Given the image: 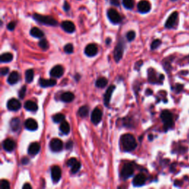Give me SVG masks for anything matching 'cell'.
Returning <instances> with one entry per match:
<instances>
[{
	"label": "cell",
	"instance_id": "obj_4",
	"mask_svg": "<svg viewBox=\"0 0 189 189\" xmlns=\"http://www.w3.org/2000/svg\"><path fill=\"white\" fill-rule=\"evenodd\" d=\"M107 17H108L109 21L113 24H115V25L120 23L122 21V17H121L120 13L115 9H109L107 11Z\"/></svg>",
	"mask_w": 189,
	"mask_h": 189
},
{
	"label": "cell",
	"instance_id": "obj_6",
	"mask_svg": "<svg viewBox=\"0 0 189 189\" xmlns=\"http://www.w3.org/2000/svg\"><path fill=\"white\" fill-rule=\"evenodd\" d=\"M177 19H178V13L177 11H175L174 13H172V14L170 15V17L168 18L166 24H165V27L168 29L174 28V26L176 25L177 21Z\"/></svg>",
	"mask_w": 189,
	"mask_h": 189
},
{
	"label": "cell",
	"instance_id": "obj_37",
	"mask_svg": "<svg viewBox=\"0 0 189 189\" xmlns=\"http://www.w3.org/2000/svg\"><path fill=\"white\" fill-rule=\"evenodd\" d=\"M161 43L162 42H161L160 39H155V40L152 41V45H151V49L152 50L157 49L161 45Z\"/></svg>",
	"mask_w": 189,
	"mask_h": 189
},
{
	"label": "cell",
	"instance_id": "obj_26",
	"mask_svg": "<svg viewBox=\"0 0 189 189\" xmlns=\"http://www.w3.org/2000/svg\"><path fill=\"white\" fill-rule=\"evenodd\" d=\"M20 120L18 118H15L12 119L11 121V128L13 132H17L19 128H20Z\"/></svg>",
	"mask_w": 189,
	"mask_h": 189
},
{
	"label": "cell",
	"instance_id": "obj_52",
	"mask_svg": "<svg viewBox=\"0 0 189 189\" xmlns=\"http://www.w3.org/2000/svg\"><path fill=\"white\" fill-rule=\"evenodd\" d=\"M149 140H152V135H150V138H149Z\"/></svg>",
	"mask_w": 189,
	"mask_h": 189
},
{
	"label": "cell",
	"instance_id": "obj_32",
	"mask_svg": "<svg viewBox=\"0 0 189 189\" xmlns=\"http://www.w3.org/2000/svg\"><path fill=\"white\" fill-rule=\"evenodd\" d=\"M123 5L125 8L131 10L134 7V0H123Z\"/></svg>",
	"mask_w": 189,
	"mask_h": 189
},
{
	"label": "cell",
	"instance_id": "obj_40",
	"mask_svg": "<svg viewBox=\"0 0 189 189\" xmlns=\"http://www.w3.org/2000/svg\"><path fill=\"white\" fill-rule=\"evenodd\" d=\"M1 188L2 189H8L10 188V184L8 181L2 180L1 181Z\"/></svg>",
	"mask_w": 189,
	"mask_h": 189
},
{
	"label": "cell",
	"instance_id": "obj_33",
	"mask_svg": "<svg viewBox=\"0 0 189 189\" xmlns=\"http://www.w3.org/2000/svg\"><path fill=\"white\" fill-rule=\"evenodd\" d=\"M64 115L63 114H61V113H59V114H56L53 117V120L54 121L55 123H61L63 122L64 120Z\"/></svg>",
	"mask_w": 189,
	"mask_h": 189
},
{
	"label": "cell",
	"instance_id": "obj_3",
	"mask_svg": "<svg viewBox=\"0 0 189 189\" xmlns=\"http://www.w3.org/2000/svg\"><path fill=\"white\" fill-rule=\"evenodd\" d=\"M33 17L35 21L41 24H43V25L50 26L58 25V21L55 20L54 18L49 17V16H43L41 14H38V13H35V14H33Z\"/></svg>",
	"mask_w": 189,
	"mask_h": 189
},
{
	"label": "cell",
	"instance_id": "obj_36",
	"mask_svg": "<svg viewBox=\"0 0 189 189\" xmlns=\"http://www.w3.org/2000/svg\"><path fill=\"white\" fill-rule=\"evenodd\" d=\"M149 81L152 83H155L157 82L156 78H155V73L154 71L149 72Z\"/></svg>",
	"mask_w": 189,
	"mask_h": 189
},
{
	"label": "cell",
	"instance_id": "obj_25",
	"mask_svg": "<svg viewBox=\"0 0 189 189\" xmlns=\"http://www.w3.org/2000/svg\"><path fill=\"white\" fill-rule=\"evenodd\" d=\"M30 33L32 36L35 37V38H38V39H41L44 36V33L43 31H41L40 29L38 28V27H33L30 31Z\"/></svg>",
	"mask_w": 189,
	"mask_h": 189
},
{
	"label": "cell",
	"instance_id": "obj_35",
	"mask_svg": "<svg viewBox=\"0 0 189 189\" xmlns=\"http://www.w3.org/2000/svg\"><path fill=\"white\" fill-rule=\"evenodd\" d=\"M81 167V163L78 162L77 161V162L71 167V172L73 173V174H75V173H77L79 170H80Z\"/></svg>",
	"mask_w": 189,
	"mask_h": 189
},
{
	"label": "cell",
	"instance_id": "obj_14",
	"mask_svg": "<svg viewBox=\"0 0 189 189\" xmlns=\"http://www.w3.org/2000/svg\"><path fill=\"white\" fill-rule=\"evenodd\" d=\"M84 52L85 54H86L87 56H95L97 53V47L95 44H89V45H88L86 47Z\"/></svg>",
	"mask_w": 189,
	"mask_h": 189
},
{
	"label": "cell",
	"instance_id": "obj_53",
	"mask_svg": "<svg viewBox=\"0 0 189 189\" xmlns=\"http://www.w3.org/2000/svg\"><path fill=\"white\" fill-rule=\"evenodd\" d=\"M172 1H173V2H174V1H177V0H172Z\"/></svg>",
	"mask_w": 189,
	"mask_h": 189
},
{
	"label": "cell",
	"instance_id": "obj_49",
	"mask_svg": "<svg viewBox=\"0 0 189 189\" xmlns=\"http://www.w3.org/2000/svg\"><path fill=\"white\" fill-rule=\"evenodd\" d=\"M23 189H31L32 186L29 183H25L22 187Z\"/></svg>",
	"mask_w": 189,
	"mask_h": 189
},
{
	"label": "cell",
	"instance_id": "obj_30",
	"mask_svg": "<svg viewBox=\"0 0 189 189\" xmlns=\"http://www.w3.org/2000/svg\"><path fill=\"white\" fill-rule=\"evenodd\" d=\"M33 77H34V73L33 69H27L25 72V80L27 83L32 82L33 80Z\"/></svg>",
	"mask_w": 189,
	"mask_h": 189
},
{
	"label": "cell",
	"instance_id": "obj_11",
	"mask_svg": "<svg viewBox=\"0 0 189 189\" xmlns=\"http://www.w3.org/2000/svg\"><path fill=\"white\" fill-rule=\"evenodd\" d=\"M61 177V171L59 166H54L51 168V177L54 182H58Z\"/></svg>",
	"mask_w": 189,
	"mask_h": 189
},
{
	"label": "cell",
	"instance_id": "obj_8",
	"mask_svg": "<svg viewBox=\"0 0 189 189\" xmlns=\"http://www.w3.org/2000/svg\"><path fill=\"white\" fill-rule=\"evenodd\" d=\"M50 147L53 152H59L62 150L63 149V143L62 141L59 139L54 138L53 139L50 143Z\"/></svg>",
	"mask_w": 189,
	"mask_h": 189
},
{
	"label": "cell",
	"instance_id": "obj_51",
	"mask_svg": "<svg viewBox=\"0 0 189 189\" xmlns=\"http://www.w3.org/2000/svg\"><path fill=\"white\" fill-rule=\"evenodd\" d=\"M110 41H111L110 38H108V39H106V44H107V45H109V44H110Z\"/></svg>",
	"mask_w": 189,
	"mask_h": 189
},
{
	"label": "cell",
	"instance_id": "obj_5",
	"mask_svg": "<svg viewBox=\"0 0 189 189\" xmlns=\"http://www.w3.org/2000/svg\"><path fill=\"white\" fill-rule=\"evenodd\" d=\"M134 173V167L132 164L127 163L123 166L122 170H121L120 176L123 180H127Z\"/></svg>",
	"mask_w": 189,
	"mask_h": 189
},
{
	"label": "cell",
	"instance_id": "obj_41",
	"mask_svg": "<svg viewBox=\"0 0 189 189\" xmlns=\"http://www.w3.org/2000/svg\"><path fill=\"white\" fill-rule=\"evenodd\" d=\"M25 92H26V87L24 86L21 87V89L19 90V96L21 99H23L24 97H25Z\"/></svg>",
	"mask_w": 189,
	"mask_h": 189
},
{
	"label": "cell",
	"instance_id": "obj_13",
	"mask_svg": "<svg viewBox=\"0 0 189 189\" xmlns=\"http://www.w3.org/2000/svg\"><path fill=\"white\" fill-rule=\"evenodd\" d=\"M61 27H62V29L65 32L69 33H73V32L75 31V26L74 23L69 20L64 21L63 22L61 23Z\"/></svg>",
	"mask_w": 189,
	"mask_h": 189
},
{
	"label": "cell",
	"instance_id": "obj_16",
	"mask_svg": "<svg viewBox=\"0 0 189 189\" xmlns=\"http://www.w3.org/2000/svg\"><path fill=\"white\" fill-rule=\"evenodd\" d=\"M64 74V68L61 65H56L51 69L50 75L54 78H60Z\"/></svg>",
	"mask_w": 189,
	"mask_h": 189
},
{
	"label": "cell",
	"instance_id": "obj_28",
	"mask_svg": "<svg viewBox=\"0 0 189 189\" xmlns=\"http://www.w3.org/2000/svg\"><path fill=\"white\" fill-rule=\"evenodd\" d=\"M107 82H108L107 79L102 77L97 79L96 81V83H95V85H96V87H98V88H103V87L106 86Z\"/></svg>",
	"mask_w": 189,
	"mask_h": 189
},
{
	"label": "cell",
	"instance_id": "obj_21",
	"mask_svg": "<svg viewBox=\"0 0 189 189\" xmlns=\"http://www.w3.org/2000/svg\"><path fill=\"white\" fill-rule=\"evenodd\" d=\"M19 80V75L17 71L12 72L11 74L9 75L8 78H7V83L9 84H15L18 82V81Z\"/></svg>",
	"mask_w": 189,
	"mask_h": 189
},
{
	"label": "cell",
	"instance_id": "obj_7",
	"mask_svg": "<svg viewBox=\"0 0 189 189\" xmlns=\"http://www.w3.org/2000/svg\"><path fill=\"white\" fill-rule=\"evenodd\" d=\"M151 4L149 1L146 0H142V1L139 2L138 4V10L140 13H147L151 11Z\"/></svg>",
	"mask_w": 189,
	"mask_h": 189
},
{
	"label": "cell",
	"instance_id": "obj_38",
	"mask_svg": "<svg viewBox=\"0 0 189 189\" xmlns=\"http://www.w3.org/2000/svg\"><path fill=\"white\" fill-rule=\"evenodd\" d=\"M135 32L133 31H129L128 33H127L126 34V38L127 39H128L129 41H131L132 40H134L135 38Z\"/></svg>",
	"mask_w": 189,
	"mask_h": 189
},
{
	"label": "cell",
	"instance_id": "obj_45",
	"mask_svg": "<svg viewBox=\"0 0 189 189\" xmlns=\"http://www.w3.org/2000/svg\"><path fill=\"white\" fill-rule=\"evenodd\" d=\"M9 69L7 67H3V68L1 69V74L2 75H5L6 74L8 73Z\"/></svg>",
	"mask_w": 189,
	"mask_h": 189
},
{
	"label": "cell",
	"instance_id": "obj_2",
	"mask_svg": "<svg viewBox=\"0 0 189 189\" xmlns=\"http://www.w3.org/2000/svg\"><path fill=\"white\" fill-rule=\"evenodd\" d=\"M160 118L164 124L165 131H168L174 126L172 113L168 110H163L160 114Z\"/></svg>",
	"mask_w": 189,
	"mask_h": 189
},
{
	"label": "cell",
	"instance_id": "obj_48",
	"mask_svg": "<svg viewBox=\"0 0 189 189\" xmlns=\"http://www.w3.org/2000/svg\"><path fill=\"white\" fill-rule=\"evenodd\" d=\"M176 87H177V93H179V92H180L182 90V89H183V86H182V85H181V84H177L176 86Z\"/></svg>",
	"mask_w": 189,
	"mask_h": 189
},
{
	"label": "cell",
	"instance_id": "obj_29",
	"mask_svg": "<svg viewBox=\"0 0 189 189\" xmlns=\"http://www.w3.org/2000/svg\"><path fill=\"white\" fill-rule=\"evenodd\" d=\"M13 55L10 53H3L2 55L0 57V60L2 62H10L13 59Z\"/></svg>",
	"mask_w": 189,
	"mask_h": 189
},
{
	"label": "cell",
	"instance_id": "obj_31",
	"mask_svg": "<svg viewBox=\"0 0 189 189\" xmlns=\"http://www.w3.org/2000/svg\"><path fill=\"white\" fill-rule=\"evenodd\" d=\"M89 114V107L87 106H81L78 110V115L81 118H85Z\"/></svg>",
	"mask_w": 189,
	"mask_h": 189
},
{
	"label": "cell",
	"instance_id": "obj_15",
	"mask_svg": "<svg viewBox=\"0 0 189 189\" xmlns=\"http://www.w3.org/2000/svg\"><path fill=\"white\" fill-rule=\"evenodd\" d=\"M146 180V177L144 174H138L133 179L132 183L135 186H142L145 184Z\"/></svg>",
	"mask_w": 189,
	"mask_h": 189
},
{
	"label": "cell",
	"instance_id": "obj_46",
	"mask_svg": "<svg viewBox=\"0 0 189 189\" xmlns=\"http://www.w3.org/2000/svg\"><path fill=\"white\" fill-rule=\"evenodd\" d=\"M110 3L115 6L120 5V2H119V0H110Z\"/></svg>",
	"mask_w": 189,
	"mask_h": 189
},
{
	"label": "cell",
	"instance_id": "obj_17",
	"mask_svg": "<svg viewBox=\"0 0 189 189\" xmlns=\"http://www.w3.org/2000/svg\"><path fill=\"white\" fill-rule=\"evenodd\" d=\"M2 146L3 149H5L6 152H10L13 151V149H15L16 144L14 141L12 140L11 139H6V140H4Z\"/></svg>",
	"mask_w": 189,
	"mask_h": 189
},
{
	"label": "cell",
	"instance_id": "obj_27",
	"mask_svg": "<svg viewBox=\"0 0 189 189\" xmlns=\"http://www.w3.org/2000/svg\"><path fill=\"white\" fill-rule=\"evenodd\" d=\"M60 130L61 132L64 135H67L69 133L70 131V127H69V123L67 121H63L61 123L60 125Z\"/></svg>",
	"mask_w": 189,
	"mask_h": 189
},
{
	"label": "cell",
	"instance_id": "obj_43",
	"mask_svg": "<svg viewBox=\"0 0 189 189\" xmlns=\"http://www.w3.org/2000/svg\"><path fill=\"white\" fill-rule=\"evenodd\" d=\"M7 27L9 31H13L16 27V22L15 21H11V22L7 25Z\"/></svg>",
	"mask_w": 189,
	"mask_h": 189
},
{
	"label": "cell",
	"instance_id": "obj_47",
	"mask_svg": "<svg viewBox=\"0 0 189 189\" xmlns=\"http://www.w3.org/2000/svg\"><path fill=\"white\" fill-rule=\"evenodd\" d=\"M72 147H73V141L69 140V141H68V142L67 143L66 149H72Z\"/></svg>",
	"mask_w": 189,
	"mask_h": 189
},
{
	"label": "cell",
	"instance_id": "obj_1",
	"mask_svg": "<svg viewBox=\"0 0 189 189\" xmlns=\"http://www.w3.org/2000/svg\"><path fill=\"white\" fill-rule=\"evenodd\" d=\"M121 144L125 152H132L135 150L138 144L134 136L130 134L123 135L121 137Z\"/></svg>",
	"mask_w": 189,
	"mask_h": 189
},
{
	"label": "cell",
	"instance_id": "obj_39",
	"mask_svg": "<svg viewBox=\"0 0 189 189\" xmlns=\"http://www.w3.org/2000/svg\"><path fill=\"white\" fill-rule=\"evenodd\" d=\"M64 51L67 53H72L73 52V46L72 44H67L64 46Z\"/></svg>",
	"mask_w": 189,
	"mask_h": 189
},
{
	"label": "cell",
	"instance_id": "obj_10",
	"mask_svg": "<svg viewBox=\"0 0 189 189\" xmlns=\"http://www.w3.org/2000/svg\"><path fill=\"white\" fill-rule=\"evenodd\" d=\"M102 119V112L99 108H95L91 115V120L94 124H97Z\"/></svg>",
	"mask_w": 189,
	"mask_h": 189
},
{
	"label": "cell",
	"instance_id": "obj_50",
	"mask_svg": "<svg viewBox=\"0 0 189 189\" xmlns=\"http://www.w3.org/2000/svg\"><path fill=\"white\" fill-rule=\"evenodd\" d=\"M28 162H29V160L27 158H23L22 159V161H21V163H22V164H24V165L27 164V163H28Z\"/></svg>",
	"mask_w": 189,
	"mask_h": 189
},
{
	"label": "cell",
	"instance_id": "obj_24",
	"mask_svg": "<svg viewBox=\"0 0 189 189\" xmlns=\"http://www.w3.org/2000/svg\"><path fill=\"white\" fill-rule=\"evenodd\" d=\"M74 98H75L74 95H73V93H72L70 92H67L63 93L61 96V100L64 101V102H66V103L71 102V101H73V99Z\"/></svg>",
	"mask_w": 189,
	"mask_h": 189
},
{
	"label": "cell",
	"instance_id": "obj_42",
	"mask_svg": "<svg viewBox=\"0 0 189 189\" xmlns=\"http://www.w3.org/2000/svg\"><path fill=\"white\" fill-rule=\"evenodd\" d=\"M77 162V160L75 158H70L69 160L67 161V166H69V167H72L74 165L75 163Z\"/></svg>",
	"mask_w": 189,
	"mask_h": 189
},
{
	"label": "cell",
	"instance_id": "obj_19",
	"mask_svg": "<svg viewBox=\"0 0 189 189\" xmlns=\"http://www.w3.org/2000/svg\"><path fill=\"white\" fill-rule=\"evenodd\" d=\"M40 144L39 143H32L29 146L28 153L32 156H34V155L37 154L39 153V151H40Z\"/></svg>",
	"mask_w": 189,
	"mask_h": 189
},
{
	"label": "cell",
	"instance_id": "obj_22",
	"mask_svg": "<svg viewBox=\"0 0 189 189\" xmlns=\"http://www.w3.org/2000/svg\"><path fill=\"white\" fill-rule=\"evenodd\" d=\"M115 88V87L114 86V85H112V86H110L108 89H107L106 92H105L104 103L106 106H108L109 105V101H110V99H111V96H112V94L113 91H114Z\"/></svg>",
	"mask_w": 189,
	"mask_h": 189
},
{
	"label": "cell",
	"instance_id": "obj_23",
	"mask_svg": "<svg viewBox=\"0 0 189 189\" xmlns=\"http://www.w3.org/2000/svg\"><path fill=\"white\" fill-rule=\"evenodd\" d=\"M24 106H25V109H27V110L28 111H31V112H36L38 109V106L36 103L32 101H26Z\"/></svg>",
	"mask_w": 189,
	"mask_h": 189
},
{
	"label": "cell",
	"instance_id": "obj_34",
	"mask_svg": "<svg viewBox=\"0 0 189 189\" xmlns=\"http://www.w3.org/2000/svg\"><path fill=\"white\" fill-rule=\"evenodd\" d=\"M39 45L41 49L44 50H46L48 49V47H49V44H48V42H47V41L46 40V39H41V40L39 41Z\"/></svg>",
	"mask_w": 189,
	"mask_h": 189
},
{
	"label": "cell",
	"instance_id": "obj_20",
	"mask_svg": "<svg viewBox=\"0 0 189 189\" xmlns=\"http://www.w3.org/2000/svg\"><path fill=\"white\" fill-rule=\"evenodd\" d=\"M39 84L42 87H50L56 84V81L54 79H43L39 80Z\"/></svg>",
	"mask_w": 189,
	"mask_h": 189
},
{
	"label": "cell",
	"instance_id": "obj_12",
	"mask_svg": "<svg viewBox=\"0 0 189 189\" xmlns=\"http://www.w3.org/2000/svg\"><path fill=\"white\" fill-rule=\"evenodd\" d=\"M7 109L11 111H18L21 108V103L20 101H18L16 98L10 99L8 102L7 103Z\"/></svg>",
	"mask_w": 189,
	"mask_h": 189
},
{
	"label": "cell",
	"instance_id": "obj_9",
	"mask_svg": "<svg viewBox=\"0 0 189 189\" xmlns=\"http://www.w3.org/2000/svg\"><path fill=\"white\" fill-rule=\"evenodd\" d=\"M123 47H124V45H123V43L122 41H119V43L118 44V45L116 46V48L114 52V58L115 61H119L121 59V58L123 56Z\"/></svg>",
	"mask_w": 189,
	"mask_h": 189
},
{
	"label": "cell",
	"instance_id": "obj_44",
	"mask_svg": "<svg viewBox=\"0 0 189 189\" xmlns=\"http://www.w3.org/2000/svg\"><path fill=\"white\" fill-rule=\"evenodd\" d=\"M63 8H64V11H66V12L69 11V10H70V5H69V3L67 2H64V3Z\"/></svg>",
	"mask_w": 189,
	"mask_h": 189
},
{
	"label": "cell",
	"instance_id": "obj_18",
	"mask_svg": "<svg viewBox=\"0 0 189 189\" xmlns=\"http://www.w3.org/2000/svg\"><path fill=\"white\" fill-rule=\"evenodd\" d=\"M25 126L26 129L30 131H34L38 129L37 122L33 118L27 119L25 122Z\"/></svg>",
	"mask_w": 189,
	"mask_h": 189
}]
</instances>
